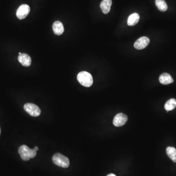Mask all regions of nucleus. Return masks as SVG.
Wrapping results in <instances>:
<instances>
[{"mask_svg": "<svg viewBox=\"0 0 176 176\" xmlns=\"http://www.w3.org/2000/svg\"><path fill=\"white\" fill-rule=\"evenodd\" d=\"M18 152L21 159L25 161H28L36 155V151L35 149H30L25 145H22L19 148Z\"/></svg>", "mask_w": 176, "mask_h": 176, "instance_id": "nucleus-1", "label": "nucleus"}, {"mask_svg": "<svg viewBox=\"0 0 176 176\" xmlns=\"http://www.w3.org/2000/svg\"><path fill=\"white\" fill-rule=\"evenodd\" d=\"M77 79L80 84L84 87H90L93 84V78L92 75L86 71L79 72L78 74Z\"/></svg>", "mask_w": 176, "mask_h": 176, "instance_id": "nucleus-2", "label": "nucleus"}, {"mask_svg": "<svg viewBox=\"0 0 176 176\" xmlns=\"http://www.w3.org/2000/svg\"><path fill=\"white\" fill-rule=\"evenodd\" d=\"M54 164L62 168H66L70 166V160L67 157L60 153L54 155L53 157Z\"/></svg>", "mask_w": 176, "mask_h": 176, "instance_id": "nucleus-3", "label": "nucleus"}, {"mask_svg": "<svg viewBox=\"0 0 176 176\" xmlns=\"http://www.w3.org/2000/svg\"><path fill=\"white\" fill-rule=\"evenodd\" d=\"M25 112L32 117H38L41 113V110L38 106L32 103H26L24 107Z\"/></svg>", "mask_w": 176, "mask_h": 176, "instance_id": "nucleus-4", "label": "nucleus"}, {"mask_svg": "<svg viewBox=\"0 0 176 176\" xmlns=\"http://www.w3.org/2000/svg\"><path fill=\"white\" fill-rule=\"evenodd\" d=\"M30 11L29 5L23 4L20 6L16 12V16L20 20L24 19L27 17Z\"/></svg>", "mask_w": 176, "mask_h": 176, "instance_id": "nucleus-5", "label": "nucleus"}, {"mask_svg": "<svg viewBox=\"0 0 176 176\" xmlns=\"http://www.w3.org/2000/svg\"><path fill=\"white\" fill-rule=\"evenodd\" d=\"M128 120V117L126 114L123 113L117 114L113 120V124L116 127H121L123 126Z\"/></svg>", "mask_w": 176, "mask_h": 176, "instance_id": "nucleus-6", "label": "nucleus"}, {"mask_svg": "<svg viewBox=\"0 0 176 176\" xmlns=\"http://www.w3.org/2000/svg\"><path fill=\"white\" fill-rule=\"evenodd\" d=\"M149 43H150V40L148 37L145 36L141 37L135 42L134 47L135 49L138 50H141L144 49L146 47H147Z\"/></svg>", "mask_w": 176, "mask_h": 176, "instance_id": "nucleus-7", "label": "nucleus"}, {"mask_svg": "<svg viewBox=\"0 0 176 176\" xmlns=\"http://www.w3.org/2000/svg\"><path fill=\"white\" fill-rule=\"evenodd\" d=\"M19 62L22 64L23 66L29 67L31 65V58L28 54L22 53L19 55L18 57Z\"/></svg>", "mask_w": 176, "mask_h": 176, "instance_id": "nucleus-8", "label": "nucleus"}, {"mask_svg": "<svg viewBox=\"0 0 176 176\" xmlns=\"http://www.w3.org/2000/svg\"><path fill=\"white\" fill-rule=\"evenodd\" d=\"M53 31L57 35H62L64 31V28L63 24L60 21H55L53 25Z\"/></svg>", "mask_w": 176, "mask_h": 176, "instance_id": "nucleus-9", "label": "nucleus"}, {"mask_svg": "<svg viewBox=\"0 0 176 176\" xmlns=\"http://www.w3.org/2000/svg\"><path fill=\"white\" fill-rule=\"evenodd\" d=\"M112 5V0H103L101 2L100 7L104 14H107L110 12L111 7Z\"/></svg>", "mask_w": 176, "mask_h": 176, "instance_id": "nucleus-10", "label": "nucleus"}, {"mask_svg": "<svg viewBox=\"0 0 176 176\" xmlns=\"http://www.w3.org/2000/svg\"><path fill=\"white\" fill-rule=\"evenodd\" d=\"M159 80L160 83L164 85H168L174 82L171 76L167 73H164L160 75Z\"/></svg>", "mask_w": 176, "mask_h": 176, "instance_id": "nucleus-11", "label": "nucleus"}, {"mask_svg": "<svg viewBox=\"0 0 176 176\" xmlns=\"http://www.w3.org/2000/svg\"><path fill=\"white\" fill-rule=\"evenodd\" d=\"M140 15L137 13H134L130 15L128 17L127 24L129 26H133L137 24L140 20Z\"/></svg>", "mask_w": 176, "mask_h": 176, "instance_id": "nucleus-12", "label": "nucleus"}, {"mask_svg": "<svg viewBox=\"0 0 176 176\" xmlns=\"http://www.w3.org/2000/svg\"><path fill=\"white\" fill-rule=\"evenodd\" d=\"M166 153L169 158L173 162H176V149L173 147H168L166 148Z\"/></svg>", "mask_w": 176, "mask_h": 176, "instance_id": "nucleus-13", "label": "nucleus"}, {"mask_svg": "<svg viewBox=\"0 0 176 176\" xmlns=\"http://www.w3.org/2000/svg\"><path fill=\"white\" fill-rule=\"evenodd\" d=\"M155 4L160 12H164L167 11L168 7L164 0H155Z\"/></svg>", "mask_w": 176, "mask_h": 176, "instance_id": "nucleus-14", "label": "nucleus"}, {"mask_svg": "<svg viewBox=\"0 0 176 176\" xmlns=\"http://www.w3.org/2000/svg\"><path fill=\"white\" fill-rule=\"evenodd\" d=\"M176 107V100L174 99H171L168 100L165 104L164 108L167 112L174 110Z\"/></svg>", "mask_w": 176, "mask_h": 176, "instance_id": "nucleus-15", "label": "nucleus"}, {"mask_svg": "<svg viewBox=\"0 0 176 176\" xmlns=\"http://www.w3.org/2000/svg\"><path fill=\"white\" fill-rule=\"evenodd\" d=\"M107 176H116V175H114L113 174H109V175H107Z\"/></svg>", "mask_w": 176, "mask_h": 176, "instance_id": "nucleus-16", "label": "nucleus"}, {"mask_svg": "<svg viewBox=\"0 0 176 176\" xmlns=\"http://www.w3.org/2000/svg\"><path fill=\"white\" fill-rule=\"evenodd\" d=\"M34 149H35V150L36 151H38V150H39V148H38L37 146L35 147V148Z\"/></svg>", "mask_w": 176, "mask_h": 176, "instance_id": "nucleus-17", "label": "nucleus"}, {"mask_svg": "<svg viewBox=\"0 0 176 176\" xmlns=\"http://www.w3.org/2000/svg\"><path fill=\"white\" fill-rule=\"evenodd\" d=\"M22 54V53H19V55H20V54Z\"/></svg>", "mask_w": 176, "mask_h": 176, "instance_id": "nucleus-18", "label": "nucleus"}, {"mask_svg": "<svg viewBox=\"0 0 176 176\" xmlns=\"http://www.w3.org/2000/svg\"><path fill=\"white\" fill-rule=\"evenodd\" d=\"M0 134H1V129H0Z\"/></svg>", "mask_w": 176, "mask_h": 176, "instance_id": "nucleus-19", "label": "nucleus"}]
</instances>
